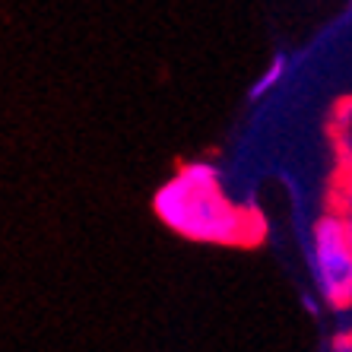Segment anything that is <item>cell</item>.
<instances>
[{"mask_svg":"<svg viewBox=\"0 0 352 352\" xmlns=\"http://www.w3.org/2000/svg\"><path fill=\"white\" fill-rule=\"evenodd\" d=\"M283 70H286V60H283V58H276V60H273V67H270V70H267V74H263L261 80H257V86H254V89H251V96H254V98H261L267 89H273V86H276V82H279V76H283Z\"/></svg>","mask_w":352,"mask_h":352,"instance_id":"obj_3","label":"cell"},{"mask_svg":"<svg viewBox=\"0 0 352 352\" xmlns=\"http://www.w3.org/2000/svg\"><path fill=\"white\" fill-rule=\"evenodd\" d=\"M343 206L346 210L352 206V172H349V178H346V184H343Z\"/></svg>","mask_w":352,"mask_h":352,"instance_id":"obj_4","label":"cell"},{"mask_svg":"<svg viewBox=\"0 0 352 352\" xmlns=\"http://www.w3.org/2000/svg\"><path fill=\"white\" fill-rule=\"evenodd\" d=\"M159 219L178 235L210 245H257L267 235L257 206H238L219 188V172L206 162L184 165L156 194Z\"/></svg>","mask_w":352,"mask_h":352,"instance_id":"obj_1","label":"cell"},{"mask_svg":"<svg viewBox=\"0 0 352 352\" xmlns=\"http://www.w3.org/2000/svg\"><path fill=\"white\" fill-rule=\"evenodd\" d=\"M343 219H346V229H349V241H352V206L343 213Z\"/></svg>","mask_w":352,"mask_h":352,"instance_id":"obj_5","label":"cell"},{"mask_svg":"<svg viewBox=\"0 0 352 352\" xmlns=\"http://www.w3.org/2000/svg\"><path fill=\"white\" fill-rule=\"evenodd\" d=\"M314 276L333 308H349L352 305V241L346 219L340 213L320 216L314 226L311 241Z\"/></svg>","mask_w":352,"mask_h":352,"instance_id":"obj_2","label":"cell"}]
</instances>
